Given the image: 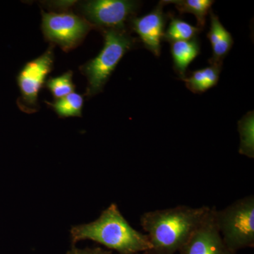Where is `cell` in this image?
Here are the masks:
<instances>
[{
  "mask_svg": "<svg viewBox=\"0 0 254 254\" xmlns=\"http://www.w3.org/2000/svg\"><path fill=\"white\" fill-rule=\"evenodd\" d=\"M200 32H201V30L198 27H195L180 18L171 16L168 29L165 31L163 40L170 43L177 41H190L196 38Z\"/></svg>",
  "mask_w": 254,
  "mask_h": 254,
  "instance_id": "cell-15",
  "label": "cell"
},
{
  "mask_svg": "<svg viewBox=\"0 0 254 254\" xmlns=\"http://www.w3.org/2000/svg\"><path fill=\"white\" fill-rule=\"evenodd\" d=\"M216 208L210 207L204 221L180 250V254H237L222 240L215 222Z\"/></svg>",
  "mask_w": 254,
  "mask_h": 254,
  "instance_id": "cell-8",
  "label": "cell"
},
{
  "mask_svg": "<svg viewBox=\"0 0 254 254\" xmlns=\"http://www.w3.org/2000/svg\"><path fill=\"white\" fill-rule=\"evenodd\" d=\"M140 2L128 0H93L81 4L83 17L100 31L125 29L126 22L134 17Z\"/></svg>",
  "mask_w": 254,
  "mask_h": 254,
  "instance_id": "cell-7",
  "label": "cell"
},
{
  "mask_svg": "<svg viewBox=\"0 0 254 254\" xmlns=\"http://www.w3.org/2000/svg\"><path fill=\"white\" fill-rule=\"evenodd\" d=\"M222 65L210 64L192 71L189 76L182 78L187 88L193 93H203L216 86L220 78Z\"/></svg>",
  "mask_w": 254,
  "mask_h": 254,
  "instance_id": "cell-12",
  "label": "cell"
},
{
  "mask_svg": "<svg viewBox=\"0 0 254 254\" xmlns=\"http://www.w3.org/2000/svg\"><path fill=\"white\" fill-rule=\"evenodd\" d=\"M163 1L165 4L169 3L175 4L180 14L190 13L194 15L197 20V27L200 30L204 28L207 15L211 11L210 8L214 3V1L211 0H174Z\"/></svg>",
  "mask_w": 254,
  "mask_h": 254,
  "instance_id": "cell-13",
  "label": "cell"
},
{
  "mask_svg": "<svg viewBox=\"0 0 254 254\" xmlns=\"http://www.w3.org/2000/svg\"><path fill=\"white\" fill-rule=\"evenodd\" d=\"M71 235L73 244L94 241L120 254H144L151 249L147 235L130 225L116 203H112L94 221L73 227Z\"/></svg>",
  "mask_w": 254,
  "mask_h": 254,
  "instance_id": "cell-2",
  "label": "cell"
},
{
  "mask_svg": "<svg viewBox=\"0 0 254 254\" xmlns=\"http://www.w3.org/2000/svg\"><path fill=\"white\" fill-rule=\"evenodd\" d=\"M66 254H113L111 251L103 250V249L96 247V248H86L83 250L72 248Z\"/></svg>",
  "mask_w": 254,
  "mask_h": 254,
  "instance_id": "cell-18",
  "label": "cell"
},
{
  "mask_svg": "<svg viewBox=\"0 0 254 254\" xmlns=\"http://www.w3.org/2000/svg\"><path fill=\"white\" fill-rule=\"evenodd\" d=\"M163 1L148 14L130 20L131 29L138 34L146 49L155 56L161 53V42L165 34L167 15L164 13Z\"/></svg>",
  "mask_w": 254,
  "mask_h": 254,
  "instance_id": "cell-9",
  "label": "cell"
},
{
  "mask_svg": "<svg viewBox=\"0 0 254 254\" xmlns=\"http://www.w3.org/2000/svg\"><path fill=\"white\" fill-rule=\"evenodd\" d=\"M55 47L50 44L43 54L28 62L18 73L16 81L21 95L17 105L23 113H35L39 110L38 94L45 86L47 76L53 71Z\"/></svg>",
  "mask_w": 254,
  "mask_h": 254,
  "instance_id": "cell-5",
  "label": "cell"
},
{
  "mask_svg": "<svg viewBox=\"0 0 254 254\" xmlns=\"http://www.w3.org/2000/svg\"><path fill=\"white\" fill-rule=\"evenodd\" d=\"M254 113L245 115L238 123L240 144L239 153L250 158H254Z\"/></svg>",
  "mask_w": 254,
  "mask_h": 254,
  "instance_id": "cell-16",
  "label": "cell"
},
{
  "mask_svg": "<svg viewBox=\"0 0 254 254\" xmlns=\"http://www.w3.org/2000/svg\"><path fill=\"white\" fill-rule=\"evenodd\" d=\"M210 26L207 37L213 49V56L209 60L210 64L222 65L234 44L231 33L220 22L218 16L210 11Z\"/></svg>",
  "mask_w": 254,
  "mask_h": 254,
  "instance_id": "cell-10",
  "label": "cell"
},
{
  "mask_svg": "<svg viewBox=\"0 0 254 254\" xmlns=\"http://www.w3.org/2000/svg\"><path fill=\"white\" fill-rule=\"evenodd\" d=\"M45 103L54 110L60 118H80L84 100L83 95L73 92L64 98L55 100L53 103L48 101H45Z\"/></svg>",
  "mask_w": 254,
  "mask_h": 254,
  "instance_id": "cell-14",
  "label": "cell"
},
{
  "mask_svg": "<svg viewBox=\"0 0 254 254\" xmlns=\"http://www.w3.org/2000/svg\"><path fill=\"white\" fill-rule=\"evenodd\" d=\"M210 206L181 205L142 214L140 223L151 245L143 254H175L188 242L210 211Z\"/></svg>",
  "mask_w": 254,
  "mask_h": 254,
  "instance_id": "cell-1",
  "label": "cell"
},
{
  "mask_svg": "<svg viewBox=\"0 0 254 254\" xmlns=\"http://www.w3.org/2000/svg\"><path fill=\"white\" fill-rule=\"evenodd\" d=\"M104 46L95 58L80 66V71L88 80L86 95L88 98L103 91L119 63L128 52L136 46V39L125 29L101 31Z\"/></svg>",
  "mask_w": 254,
  "mask_h": 254,
  "instance_id": "cell-3",
  "label": "cell"
},
{
  "mask_svg": "<svg viewBox=\"0 0 254 254\" xmlns=\"http://www.w3.org/2000/svg\"><path fill=\"white\" fill-rule=\"evenodd\" d=\"M220 236L234 253L254 247V195L235 200L215 213Z\"/></svg>",
  "mask_w": 254,
  "mask_h": 254,
  "instance_id": "cell-4",
  "label": "cell"
},
{
  "mask_svg": "<svg viewBox=\"0 0 254 254\" xmlns=\"http://www.w3.org/2000/svg\"><path fill=\"white\" fill-rule=\"evenodd\" d=\"M200 43L196 38L190 41L170 43V53L173 58L174 68L181 79L187 76L189 65L200 54Z\"/></svg>",
  "mask_w": 254,
  "mask_h": 254,
  "instance_id": "cell-11",
  "label": "cell"
},
{
  "mask_svg": "<svg viewBox=\"0 0 254 254\" xmlns=\"http://www.w3.org/2000/svg\"><path fill=\"white\" fill-rule=\"evenodd\" d=\"M42 31L46 41L68 52L79 46L95 28L84 18L71 12L42 11Z\"/></svg>",
  "mask_w": 254,
  "mask_h": 254,
  "instance_id": "cell-6",
  "label": "cell"
},
{
  "mask_svg": "<svg viewBox=\"0 0 254 254\" xmlns=\"http://www.w3.org/2000/svg\"></svg>",
  "mask_w": 254,
  "mask_h": 254,
  "instance_id": "cell-19",
  "label": "cell"
},
{
  "mask_svg": "<svg viewBox=\"0 0 254 254\" xmlns=\"http://www.w3.org/2000/svg\"><path fill=\"white\" fill-rule=\"evenodd\" d=\"M72 78V71L69 70L57 77L48 78L45 86L52 93L55 100L60 99L73 93L76 89Z\"/></svg>",
  "mask_w": 254,
  "mask_h": 254,
  "instance_id": "cell-17",
  "label": "cell"
}]
</instances>
